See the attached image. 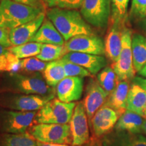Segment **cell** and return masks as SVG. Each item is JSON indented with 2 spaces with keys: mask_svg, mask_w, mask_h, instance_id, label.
I'll return each mask as SVG.
<instances>
[{
  "mask_svg": "<svg viewBox=\"0 0 146 146\" xmlns=\"http://www.w3.org/2000/svg\"><path fill=\"white\" fill-rule=\"evenodd\" d=\"M120 116L115 110L104 104L91 118V127L94 136L101 139L114 130L115 125Z\"/></svg>",
  "mask_w": 146,
  "mask_h": 146,
  "instance_id": "13",
  "label": "cell"
},
{
  "mask_svg": "<svg viewBox=\"0 0 146 146\" xmlns=\"http://www.w3.org/2000/svg\"><path fill=\"white\" fill-rule=\"evenodd\" d=\"M46 16L62 35L65 41L78 35L94 34L89 24L85 21L81 12L76 10L48 8Z\"/></svg>",
  "mask_w": 146,
  "mask_h": 146,
  "instance_id": "1",
  "label": "cell"
},
{
  "mask_svg": "<svg viewBox=\"0 0 146 146\" xmlns=\"http://www.w3.org/2000/svg\"><path fill=\"white\" fill-rule=\"evenodd\" d=\"M127 110L144 118L146 110V91L137 84H131L127 97Z\"/></svg>",
  "mask_w": 146,
  "mask_h": 146,
  "instance_id": "21",
  "label": "cell"
},
{
  "mask_svg": "<svg viewBox=\"0 0 146 146\" xmlns=\"http://www.w3.org/2000/svg\"><path fill=\"white\" fill-rule=\"evenodd\" d=\"M133 66L139 72L146 64V35L133 32L131 43Z\"/></svg>",
  "mask_w": 146,
  "mask_h": 146,
  "instance_id": "23",
  "label": "cell"
},
{
  "mask_svg": "<svg viewBox=\"0 0 146 146\" xmlns=\"http://www.w3.org/2000/svg\"><path fill=\"white\" fill-rule=\"evenodd\" d=\"M82 146H102V145L101 141H99V139H96L93 140V141H89L88 143Z\"/></svg>",
  "mask_w": 146,
  "mask_h": 146,
  "instance_id": "37",
  "label": "cell"
},
{
  "mask_svg": "<svg viewBox=\"0 0 146 146\" xmlns=\"http://www.w3.org/2000/svg\"><path fill=\"white\" fill-rule=\"evenodd\" d=\"M146 18V0H132L128 19L133 23H139Z\"/></svg>",
  "mask_w": 146,
  "mask_h": 146,
  "instance_id": "29",
  "label": "cell"
},
{
  "mask_svg": "<svg viewBox=\"0 0 146 146\" xmlns=\"http://www.w3.org/2000/svg\"><path fill=\"white\" fill-rule=\"evenodd\" d=\"M83 0H42L43 4L48 8H58L76 10L81 8Z\"/></svg>",
  "mask_w": 146,
  "mask_h": 146,
  "instance_id": "31",
  "label": "cell"
},
{
  "mask_svg": "<svg viewBox=\"0 0 146 146\" xmlns=\"http://www.w3.org/2000/svg\"><path fill=\"white\" fill-rule=\"evenodd\" d=\"M83 78L79 76H66L56 85L58 98L65 103L78 101L83 92Z\"/></svg>",
  "mask_w": 146,
  "mask_h": 146,
  "instance_id": "15",
  "label": "cell"
},
{
  "mask_svg": "<svg viewBox=\"0 0 146 146\" xmlns=\"http://www.w3.org/2000/svg\"><path fill=\"white\" fill-rule=\"evenodd\" d=\"M76 103H65L57 98L51 100L36 112L35 122L37 124L70 123Z\"/></svg>",
  "mask_w": 146,
  "mask_h": 146,
  "instance_id": "5",
  "label": "cell"
},
{
  "mask_svg": "<svg viewBox=\"0 0 146 146\" xmlns=\"http://www.w3.org/2000/svg\"><path fill=\"white\" fill-rule=\"evenodd\" d=\"M101 142L102 146H146V137L114 129L103 137Z\"/></svg>",
  "mask_w": 146,
  "mask_h": 146,
  "instance_id": "18",
  "label": "cell"
},
{
  "mask_svg": "<svg viewBox=\"0 0 146 146\" xmlns=\"http://www.w3.org/2000/svg\"><path fill=\"white\" fill-rule=\"evenodd\" d=\"M59 60L64 69L66 76H79V77L83 78L91 75V74L88 70L81 66L67 61L62 58Z\"/></svg>",
  "mask_w": 146,
  "mask_h": 146,
  "instance_id": "30",
  "label": "cell"
},
{
  "mask_svg": "<svg viewBox=\"0 0 146 146\" xmlns=\"http://www.w3.org/2000/svg\"><path fill=\"white\" fill-rule=\"evenodd\" d=\"M68 52H81L85 54L104 56V41L96 35H78L71 38L64 43Z\"/></svg>",
  "mask_w": 146,
  "mask_h": 146,
  "instance_id": "11",
  "label": "cell"
},
{
  "mask_svg": "<svg viewBox=\"0 0 146 146\" xmlns=\"http://www.w3.org/2000/svg\"><path fill=\"white\" fill-rule=\"evenodd\" d=\"M0 44L6 47L12 46L9 38V29L0 27Z\"/></svg>",
  "mask_w": 146,
  "mask_h": 146,
  "instance_id": "34",
  "label": "cell"
},
{
  "mask_svg": "<svg viewBox=\"0 0 146 146\" xmlns=\"http://www.w3.org/2000/svg\"><path fill=\"white\" fill-rule=\"evenodd\" d=\"M130 85V81H118L115 89L108 95L106 102L104 104L115 110L120 116L127 110V97Z\"/></svg>",
  "mask_w": 146,
  "mask_h": 146,
  "instance_id": "19",
  "label": "cell"
},
{
  "mask_svg": "<svg viewBox=\"0 0 146 146\" xmlns=\"http://www.w3.org/2000/svg\"><path fill=\"white\" fill-rule=\"evenodd\" d=\"M29 42L64 45L66 41L52 22L48 18H45L39 30Z\"/></svg>",
  "mask_w": 146,
  "mask_h": 146,
  "instance_id": "20",
  "label": "cell"
},
{
  "mask_svg": "<svg viewBox=\"0 0 146 146\" xmlns=\"http://www.w3.org/2000/svg\"><path fill=\"white\" fill-rule=\"evenodd\" d=\"M81 14L85 21L93 27L106 28L111 16V0H83Z\"/></svg>",
  "mask_w": 146,
  "mask_h": 146,
  "instance_id": "9",
  "label": "cell"
},
{
  "mask_svg": "<svg viewBox=\"0 0 146 146\" xmlns=\"http://www.w3.org/2000/svg\"><path fill=\"white\" fill-rule=\"evenodd\" d=\"M9 52H10L9 51V47H6L0 44V57L8 54Z\"/></svg>",
  "mask_w": 146,
  "mask_h": 146,
  "instance_id": "39",
  "label": "cell"
},
{
  "mask_svg": "<svg viewBox=\"0 0 146 146\" xmlns=\"http://www.w3.org/2000/svg\"><path fill=\"white\" fill-rule=\"evenodd\" d=\"M133 83L137 84L140 87L146 91V78L140 77V76H135L133 80Z\"/></svg>",
  "mask_w": 146,
  "mask_h": 146,
  "instance_id": "36",
  "label": "cell"
},
{
  "mask_svg": "<svg viewBox=\"0 0 146 146\" xmlns=\"http://www.w3.org/2000/svg\"><path fill=\"white\" fill-rule=\"evenodd\" d=\"M36 111L23 112L0 108V133H26L35 120Z\"/></svg>",
  "mask_w": 146,
  "mask_h": 146,
  "instance_id": "6",
  "label": "cell"
},
{
  "mask_svg": "<svg viewBox=\"0 0 146 146\" xmlns=\"http://www.w3.org/2000/svg\"><path fill=\"white\" fill-rule=\"evenodd\" d=\"M42 43L28 42L19 45H12L9 47L10 52L18 59H25L32 56H36L41 52Z\"/></svg>",
  "mask_w": 146,
  "mask_h": 146,
  "instance_id": "28",
  "label": "cell"
},
{
  "mask_svg": "<svg viewBox=\"0 0 146 146\" xmlns=\"http://www.w3.org/2000/svg\"><path fill=\"white\" fill-rule=\"evenodd\" d=\"M16 2L23 3V4L31 5V6L36 7V8H42L44 10L45 5L42 0H13Z\"/></svg>",
  "mask_w": 146,
  "mask_h": 146,
  "instance_id": "35",
  "label": "cell"
},
{
  "mask_svg": "<svg viewBox=\"0 0 146 146\" xmlns=\"http://www.w3.org/2000/svg\"><path fill=\"white\" fill-rule=\"evenodd\" d=\"M129 22L128 16L123 19L112 17L110 18L104 45L106 56L112 63L115 62L120 56L124 30Z\"/></svg>",
  "mask_w": 146,
  "mask_h": 146,
  "instance_id": "10",
  "label": "cell"
},
{
  "mask_svg": "<svg viewBox=\"0 0 146 146\" xmlns=\"http://www.w3.org/2000/svg\"><path fill=\"white\" fill-rule=\"evenodd\" d=\"M108 94L100 86L98 80L91 78L85 88L83 104L89 122L97 111L106 102Z\"/></svg>",
  "mask_w": 146,
  "mask_h": 146,
  "instance_id": "14",
  "label": "cell"
},
{
  "mask_svg": "<svg viewBox=\"0 0 146 146\" xmlns=\"http://www.w3.org/2000/svg\"><path fill=\"white\" fill-rule=\"evenodd\" d=\"M85 108L83 102L76 104L70 122L72 146H82L89 141V129Z\"/></svg>",
  "mask_w": 146,
  "mask_h": 146,
  "instance_id": "12",
  "label": "cell"
},
{
  "mask_svg": "<svg viewBox=\"0 0 146 146\" xmlns=\"http://www.w3.org/2000/svg\"><path fill=\"white\" fill-rule=\"evenodd\" d=\"M44 12L42 8L18 3L13 0L0 1V27L12 29L29 23Z\"/></svg>",
  "mask_w": 146,
  "mask_h": 146,
  "instance_id": "3",
  "label": "cell"
},
{
  "mask_svg": "<svg viewBox=\"0 0 146 146\" xmlns=\"http://www.w3.org/2000/svg\"><path fill=\"white\" fill-rule=\"evenodd\" d=\"M62 59L81 66L94 75L98 74L108 64L104 56L81 52H68L63 56Z\"/></svg>",
  "mask_w": 146,
  "mask_h": 146,
  "instance_id": "16",
  "label": "cell"
},
{
  "mask_svg": "<svg viewBox=\"0 0 146 146\" xmlns=\"http://www.w3.org/2000/svg\"><path fill=\"white\" fill-rule=\"evenodd\" d=\"M97 80L102 88L108 94L115 89L119 81L116 72L112 66H106L97 75Z\"/></svg>",
  "mask_w": 146,
  "mask_h": 146,
  "instance_id": "27",
  "label": "cell"
},
{
  "mask_svg": "<svg viewBox=\"0 0 146 146\" xmlns=\"http://www.w3.org/2000/svg\"><path fill=\"white\" fill-rule=\"evenodd\" d=\"M139 25L142 29V30L145 32V33H146V18L145 19H143V21L139 22Z\"/></svg>",
  "mask_w": 146,
  "mask_h": 146,
  "instance_id": "40",
  "label": "cell"
},
{
  "mask_svg": "<svg viewBox=\"0 0 146 146\" xmlns=\"http://www.w3.org/2000/svg\"><path fill=\"white\" fill-rule=\"evenodd\" d=\"M29 133L36 141L43 143L66 144L72 142L68 124H36L29 129Z\"/></svg>",
  "mask_w": 146,
  "mask_h": 146,
  "instance_id": "8",
  "label": "cell"
},
{
  "mask_svg": "<svg viewBox=\"0 0 146 146\" xmlns=\"http://www.w3.org/2000/svg\"><path fill=\"white\" fill-rule=\"evenodd\" d=\"M139 75H141L143 77L146 78V64L143 67V68L141 69L139 72H138Z\"/></svg>",
  "mask_w": 146,
  "mask_h": 146,
  "instance_id": "41",
  "label": "cell"
},
{
  "mask_svg": "<svg viewBox=\"0 0 146 146\" xmlns=\"http://www.w3.org/2000/svg\"><path fill=\"white\" fill-rule=\"evenodd\" d=\"M68 53L64 45L42 44L41 52L36 56L38 59L43 62H53L60 60Z\"/></svg>",
  "mask_w": 146,
  "mask_h": 146,
  "instance_id": "26",
  "label": "cell"
},
{
  "mask_svg": "<svg viewBox=\"0 0 146 146\" xmlns=\"http://www.w3.org/2000/svg\"><path fill=\"white\" fill-rule=\"evenodd\" d=\"M47 63L37 58L30 57L20 60V67L27 72H42L44 70Z\"/></svg>",
  "mask_w": 146,
  "mask_h": 146,
  "instance_id": "32",
  "label": "cell"
},
{
  "mask_svg": "<svg viewBox=\"0 0 146 146\" xmlns=\"http://www.w3.org/2000/svg\"><path fill=\"white\" fill-rule=\"evenodd\" d=\"M143 134L146 136V119H144L143 125Z\"/></svg>",
  "mask_w": 146,
  "mask_h": 146,
  "instance_id": "42",
  "label": "cell"
},
{
  "mask_svg": "<svg viewBox=\"0 0 146 146\" xmlns=\"http://www.w3.org/2000/svg\"><path fill=\"white\" fill-rule=\"evenodd\" d=\"M45 18L43 12L37 17L21 26L9 30V38L12 45H19L28 43L36 34Z\"/></svg>",
  "mask_w": 146,
  "mask_h": 146,
  "instance_id": "17",
  "label": "cell"
},
{
  "mask_svg": "<svg viewBox=\"0 0 146 146\" xmlns=\"http://www.w3.org/2000/svg\"><path fill=\"white\" fill-rule=\"evenodd\" d=\"M43 72L45 82L52 87H56L66 77L64 69L59 60L47 63Z\"/></svg>",
  "mask_w": 146,
  "mask_h": 146,
  "instance_id": "25",
  "label": "cell"
},
{
  "mask_svg": "<svg viewBox=\"0 0 146 146\" xmlns=\"http://www.w3.org/2000/svg\"><path fill=\"white\" fill-rule=\"evenodd\" d=\"M128 3L129 0H111L110 17L121 19L127 18Z\"/></svg>",
  "mask_w": 146,
  "mask_h": 146,
  "instance_id": "33",
  "label": "cell"
},
{
  "mask_svg": "<svg viewBox=\"0 0 146 146\" xmlns=\"http://www.w3.org/2000/svg\"><path fill=\"white\" fill-rule=\"evenodd\" d=\"M54 98L55 94L40 96L1 91L0 92V108L23 112L38 111Z\"/></svg>",
  "mask_w": 146,
  "mask_h": 146,
  "instance_id": "4",
  "label": "cell"
},
{
  "mask_svg": "<svg viewBox=\"0 0 146 146\" xmlns=\"http://www.w3.org/2000/svg\"><path fill=\"white\" fill-rule=\"evenodd\" d=\"M144 119L145 118L139 114L127 110L118 120L114 129L136 134H143Z\"/></svg>",
  "mask_w": 146,
  "mask_h": 146,
  "instance_id": "22",
  "label": "cell"
},
{
  "mask_svg": "<svg viewBox=\"0 0 146 146\" xmlns=\"http://www.w3.org/2000/svg\"><path fill=\"white\" fill-rule=\"evenodd\" d=\"M1 88L3 91L27 95L48 96L55 92L54 87L49 86L39 73L22 74L11 72L5 76Z\"/></svg>",
  "mask_w": 146,
  "mask_h": 146,
  "instance_id": "2",
  "label": "cell"
},
{
  "mask_svg": "<svg viewBox=\"0 0 146 146\" xmlns=\"http://www.w3.org/2000/svg\"><path fill=\"white\" fill-rule=\"evenodd\" d=\"M0 146H37V141L29 132L0 133Z\"/></svg>",
  "mask_w": 146,
  "mask_h": 146,
  "instance_id": "24",
  "label": "cell"
},
{
  "mask_svg": "<svg viewBox=\"0 0 146 146\" xmlns=\"http://www.w3.org/2000/svg\"><path fill=\"white\" fill-rule=\"evenodd\" d=\"M129 25L124 30L122 49L118 60L112 63V68L116 72L119 81H131L135 77L136 71L133 66L132 43L133 31Z\"/></svg>",
  "mask_w": 146,
  "mask_h": 146,
  "instance_id": "7",
  "label": "cell"
},
{
  "mask_svg": "<svg viewBox=\"0 0 146 146\" xmlns=\"http://www.w3.org/2000/svg\"><path fill=\"white\" fill-rule=\"evenodd\" d=\"M144 118L146 119V110H145V114H144Z\"/></svg>",
  "mask_w": 146,
  "mask_h": 146,
  "instance_id": "43",
  "label": "cell"
},
{
  "mask_svg": "<svg viewBox=\"0 0 146 146\" xmlns=\"http://www.w3.org/2000/svg\"><path fill=\"white\" fill-rule=\"evenodd\" d=\"M37 146H69L67 144H58V143H48L37 141Z\"/></svg>",
  "mask_w": 146,
  "mask_h": 146,
  "instance_id": "38",
  "label": "cell"
}]
</instances>
